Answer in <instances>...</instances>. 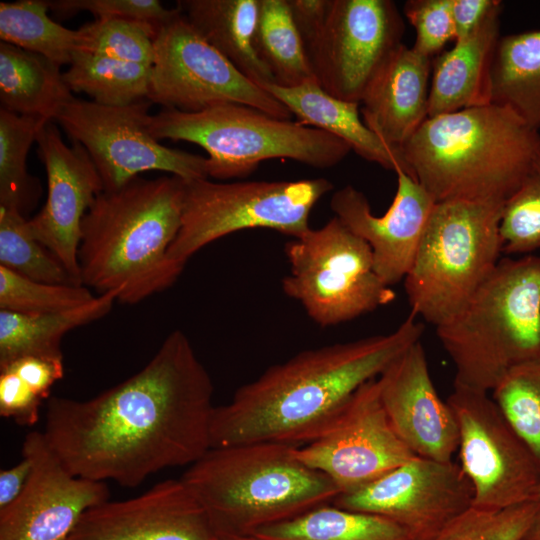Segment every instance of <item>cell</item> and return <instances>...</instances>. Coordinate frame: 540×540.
Returning a JSON list of instances; mask_svg holds the SVG:
<instances>
[{
    "mask_svg": "<svg viewBox=\"0 0 540 540\" xmlns=\"http://www.w3.org/2000/svg\"><path fill=\"white\" fill-rule=\"evenodd\" d=\"M147 99L164 109L182 112L237 103L279 119L290 120L292 116L205 40L179 9L157 28Z\"/></svg>",
    "mask_w": 540,
    "mask_h": 540,
    "instance_id": "8fae6325",
    "label": "cell"
},
{
    "mask_svg": "<svg viewBox=\"0 0 540 540\" xmlns=\"http://www.w3.org/2000/svg\"><path fill=\"white\" fill-rule=\"evenodd\" d=\"M397 188L394 199L381 215L372 213L363 192L352 185L336 190L330 207L351 232L370 247L375 273L392 286L409 272L421 237L436 201L402 167H396Z\"/></svg>",
    "mask_w": 540,
    "mask_h": 540,
    "instance_id": "d6986e66",
    "label": "cell"
},
{
    "mask_svg": "<svg viewBox=\"0 0 540 540\" xmlns=\"http://www.w3.org/2000/svg\"><path fill=\"white\" fill-rule=\"evenodd\" d=\"M255 44L277 85L292 87L317 80L287 0H259Z\"/></svg>",
    "mask_w": 540,
    "mask_h": 540,
    "instance_id": "4dcf8cb0",
    "label": "cell"
},
{
    "mask_svg": "<svg viewBox=\"0 0 540 540\" xmlns=\"http://www.w3.org/2000/svg\"><path fill=\"white\" fill-rule=\"evenodd\" d=\"M43 399L11 368L0 369V415L17 424L32 426L39 419Z\"/></svg>",
    "mask_w": 540,
    "mask_h": 540,
    "instance_id": "b9f144b4",
    "label": "cell"
},
{
    "mask_svg": "<svg viewBox=\"0 0 540 540\" xmlns=\"http://www.w3.org/2000/svg\"><path fill=\"white\" fill-rule=\"evenodd\" d=\"M522 540H540V507Z\"/></svg>",
    "mask_w": 540,
    "mask_h": 540,
    "instance_id": "7dc6e473",
    "label": "cell"
},
{
    "mask_svg": "<svg viewBox=\"0 0 540 540\" xmlns=\"http://www.w3.org/2000/svg\"><path fill=\"white\" fill-rule=\"evenodd\" d=\"M404 31L391 0H330L323 30L309 51L317 81L334 97L360 104L403 44Z\"/></svg>",
    "mask_w": 540,
    "mask_h": 540,
    "instance_id": "5bb4252c",
    "label": "cell"
},
{
    "mask_svg": "<svg viewBox=\"0 0 540 540\" xmlns=\"http://www.w3.org/2000/svg\"><path fill=\"white\" fill-rule=\"evenodd\" d=\"M500 235L506 255L540 248V144L519 187L504 203Z\"/></svg>",
    "mask_w": 540,
    "mask_h": 540,
    "instance_id": "8d00e7d4",
    "label": "cell"
},
{
    "mask_svg": "<svg viewBox=\"0 0 540 540\" xmlns=\"http://www.w3.org/2000/svg\"><path fill=\"white\" fill-rule=\"evenodd\" d=\"M333 189L326 178L296 181L185 180L181 228L168 258L184 265L228 234L265 228L299 238L309 229L315 204Z\"/></svg>",
    "mask_w": 540,
    "mask_h": 540,
    "instance_id": "9c48e42d",
    "label": "cell"
},
{
    "mask_svg": "<svg viewBox=\"0 0 540 540\" xmlns=\"http://www.w3.org/2000/svg\"><path fill=\"white\" fill-rule=\"evenodd\" d=\"M68 540H220L206 509L182 479L88 510Z\"/></svg>",
    "mask_w": 540,
    "mask_h": 540,
    "instance_id": "ffe728a7",
    "label": "cell"
},
{
    "mask_svg": "<svg viewBox=\"0 0 540 540\" xmlns=\"http://www.w3.org/2000/svg\"><path fill=\"white\" fill-rule=\"evenodd\" d=\"M284 293L319 326L347 322L395 299L377 276L369 245L337 217L285 244Z\"/></svg>",
    "mask_w": 540,
    "mask_h": 540,
    "instance_id": "30bf717a",
    "label": "cell"
},
{
    "mask_svg": "<svg viewBox=\"0 0 540 540\" xmlns=\"http://www.w3.org/2000/svg\"><path fill=\"white\" fill-rule=\"evenodd\" d=\"M32 460L23 455L15 466L0 471V511L11 505L24 490L32 473Z\"/></svg>",
    "mask_w": 540,
    "mask_h": 540,
    "instance_id": "bcb514c9",
    "label": "cell"
},
{
    "mask_svg": "<svg viewBox=\"0 0 540 540\" xmlns=\"http://www.w3.org/2000/svg\"><path fill=\"white\" fill-rule=\"evenodd\" d=\"M176 7L247 78L261 87L274 83L256 50L259 0H181Z\"/></svg>",
    "mask_w": 540,
    "mask_h": 540,
    "instance_id": "d4e9b609",
    "label": "cell"
},
{
    "mask_svg": "<svg viewBox=\"0 0 540 540\" xmlns=\"http://www.w3.org/2000/svg\"><path fill=\"white\" fill-rule=\"evenodd\" d=\"M424 325L412 313L392 332L299 352L239 387L215 407L211 448L270 442L299 447L318 438L364 383L380 376Z\"/></svg>",
    "mask_w": 540,
    "mask_h": 540,
    "instance_id": "7a4b0ae2",
    "label": "cell"
},
{
    "mask_svg": "<svg viewBox=\"0 0 540 540\" xmlns=\"http://www.w3.org/2000/svg\"><path fill=\"white\" fill-rule=\"evenodd\" d=\"M473 486L461 466L414 456L372 482L338 494V508L384 517L413 540H434L472 507Z\"/></svg>",
    "mask_w": 540,
    "mask_h": 540,
    "instance_id": "9a60e30c",
    "label": "cell"
},
{
    "mask_svg": "<svg viewBox=\"0 0 540 540\" xmlns=\"http://www.w3.org/2000/svg\"><path fill=\"white\" fill-rule=\"evenodd\" d=\"M185 180L136 177L102 191L85 214L78 250L82 284L136 304L171 287L184 265L168 258L182 223Z\"/></svg>",
    "mask_w": 540,
    "mask_h": 540,
    "instance_id": "3957f363",
    "label": "cell"
},
{
    "mask_svg": "<svg viewBox=\"0 0 540 540\" xmlns=\"http://www.w3.org/2000/svg\"><path fill=\"white\" fill-rule=\"evenodd\" d=\"M502 8L503 4L472 34L432 61L428 117L491 103L492 64Z\"/></svg>",
    "mask_w": 540,
    "mask_h": 540,
    "instance_id": "603a6c76",
    "label": "cell"
},
{
    "mask_svg": "<svg viewBox=\"0 0 540 540\" xmlns=\"http://www.w3.org/2000/svg\"><path fill=\"white\" fill-rule=\"evenodd\" d=\"M539 507L536 501L501 510L470 507L434 540H522Z\"/></svg>",
    "mask_w": 540,
    "mask_h": 540,
    "instance_id": "f35d334b",
    "label": "cell"
},
{
    "mask_svg": "<svg viewBox=\"0 0 540 540\" xmlns=\"http://www.w3.org/2000/svg\"><path fill=\"white\" fill-rule=\"evenodd\" d=\"M403 13L415 29L412 48L425 57L439 55L455 37L451 0H408Z\"/></svg>",
    "mask_w": 540,
    "mask_h": 540,
    "instance_id": "ab89813d",
    "label": "cell"
},
{
    "mask_svg": "<svg viewBox=\"0 0 540 540\" xmlns=\"http://www.w3.org/2000/svg\"><path fill=\"white\" fill-rule=\"evenodd\" d=\"M446 401L458 426L460 466L473 486L472 507L501 510L533 501L540 468L492 397L454 386Z\"/></svg>",
    "mask_w": 540,
    "mask_h": 540,
    "instance_id": "4fadbf2b",
    "label": "cell"
},
{
    "mask_svg": "<svg viewBox=\"0 0 540 540\" xmlns=\"http://www.w3.org/2000/svg\"><path fill=\"white\" fill-rule=\"evenodd\" d=\"M533 501H536V502H539L540 503V486L539 488L536 490L534 496H533Z\"/></svg>",
    "mask_w": 540,
    "mask_h": 540,
    "instance_id": "681fc988",
    "label": "cell"
},
{
    "mask_svg": "<svg viewBox=\"0 0 540 540\" xmlns=\"http://www.w3.org/2000/svg\"><path fill=\"white\" fill-rule=\"evenodd\" d=\"M0 266L28 279L59 285L79 284L32 234L17 210L0 206Z\"/></svg>",
    "mask_w": 540,
    "mask_h": 540,
    "instance_id": "836d02e7",
    "label": "cell"
},
{
    "mask_svg": "<svg viewBox=\"0 0 540 540\" xmlns=\"http://www.w3.org/2000/svg\"><path fill=\"white\" fill-rule=\"evenodd\" d=\"M71 92L60 65L15 45L0 43L2 109L52 121L75 98Z\"/></svg>",
    "mask_w": 540,
    "mask_h": 540,
    "instance_id": "484cf974",
    "label": "cell"
},
{
    "mask_svg": "<svg viewBox=\"0 0 540 540\" xmlns=\"http://www.w3.org/2000/svg\"><path fill=\"white\" fill-rule=\"evenodd\" d=\"M157 28L130 19H95L77 29V50L152 66Z\"/></svg>",
    "mask_w": 540,
    "mask_h": 540,
    "instance_id": "d590c367",
    "label": "cell"
},
{
    "mask_svg": "<svg viewBox=\"0 0 540 540\" xmlns=\"http://www.w3.org/2000/svg\"><path fill=\"white\" fill-rule=\"evenodd\" d=\"M213 392L188 337L175 330L118 385L84 401L49 398L43 434L73 475L134 488L211 448Z\"/></svg>",
    "mask_w": 540,
    "mask_h": 540,
    "instance_id": "6da1fadb",
    "label": "cell"
},
{
    "mask_svg": "<svg viewBox=\"0 0 540 540\" xmlns=\"http://www.w3.org/2000/svg\"><path fill=\"white\" fill-rule=\"evenodd\" d=\"M151 66L76 50L63 79L71 91L105 106H126L147 99Z\"/></svg>",
    "mask_w": 540,
    "mask_h": 540,
    "instance_id": "f546056e",
    "label": "cell"
},
{
    "mask_svg": "<svg viewBox=\"0 0 540 540\" xmlns=\"http://www.w3.org/2000/svg\"><path fill=\"white\" fill-rule=\"evenodd\" d=\"M377 381L383 407L402 442L416 456L452 461L459 446L458 426L436 391L421 342L402 353Z\"/></svg>",
    "mask_w": 540,
    "mask_h": 540,
    "instance_id": "44dd1931",
    "label": "cell"
},
{
    "mask_svg": "<svg viewBox=\"0 0 540 540\" xmlns=\"http://www.w3.org/2000/svg\"><path fill=\"white\" fill-rule=\"evenodd\" d=\"M296 456L345 493L416 455L392 428L375 378L357 389L325 432L305 446L296 447Z\"/></svg>",
    "mask_w": 540,
    "mask_h": 540,
    "instance_id": "2e32d148",
    "label": "cell"
},
{
    "mask_svg": "<svg viewBox=\"0 0 540 540\" xmlns=\"http://www.w3.org/2000/svg\"><path fill=\"white\" fill-rule=\"evenodd\" d=\"M181 479L219 535H253L340 494L326 475L298 459L296 447L270 442L210 448Z\"/></svg>",
    "mask_w": 540,
    "mask_h": 540,
    "instance_id": "5b68a950",
    "label": "cell"
},
{
    "mask_svg": "<svg viewBox=\"0 0 540 540\" xmlns=\"http://www.w3.org/2000/svg\"><path fill=\"white\" fill-rule=\"evenodd\" d=\"M253 535L261 540H413L384 517L344 510L332 503L263 527Z\"/></svg>",
    "mask_w": 540,
    "mask_h": 540,
    "instance_id": "f1b7e54d",
    "label": "cell"
},
{
    "mask_svg": "<svg viewBox=\"0 0 540 540\" xmlns=\"http://www.w3.org/2000/svg\"><path fill=\"white\" fill-rule=\"evenodd\" d=\"M491 103L540 130V30L500 36L492 64Z\"/></svg>",
    "mask_w": 540,
    "mask_h": 540,
    "instance_id": "83f0119b",
    "label": "cell"
},
{
    "mask_svg": "<svg viewBox=\"0 0 540 540\" xmlns=\"http://www.w3.org/2000/svg\"><path fill=\"white\" fill-rule=\"evenodd\" d=\"M432 59L404 43L365 93L362 119L382 141L400 148L428 118Z\"/></svg>",
    "mask_w": 540,
    "mask_h": 540,
    "instance_id": "7402d4cb",
    "label": "cell"
},
{
    "mask_svg": "<svg viewBox=\"0 0 540 540\" xmlns=\"http://www.w3.org/2000/svg\"><path fill=\"white\" fill-rule=\"evenodd\" d=\"M148 99L126 106H105L74 98L56 121L87 150L104 190L119 189L146 171H163L183 180L208 178L207 158L169 148L149 129Z\"/></svg>",
    "mask_w": 540,
    "mask_h": 540,
    "instance_id": "7c38bea8",
    "label": "cell"
},
{
    "mask_svg": "<svg viewBox=\"0 0 540 540\" xmlns=\"http://www.w3.org/2000/svg\"><path fill=\"white\" fill-rule=\"evenodd\" d=\"M287 3L309 56L325 25L330 0H287Z\"/></svg>",
    "mask_w": 540,
    "mask_h": 540,
    "instance_id": "ee69618b",
    "label": "cell"
},
{
    "mask_svg": "<svg viewBox=\"0 0 540 540\" xmlns=\"http://www.w3.org/2000/svg\"><path fill=\"white\" fill-rule=\"evenodd\" d=\"M118 291L63 312L23 314L0 310V368L25 356L63 359L61 341L69 331L107 315Z\"/></svg>",
    "mask_w": 540,
    "mask_h": 540,
    "instance_id": "4316f807",
    "label": "cell"
},
{
    "mask_svg": "<svg viewBox=\"0 0 540 540\" xmlns=\"http://www.w3.org/2000/svg\"><path fill=\"white\" fill-rule=\"evenodd\" d=\"M49 8L58 17L87 11L96 19L122 18L148 22L156 26L171 19L177 7L168 9L157 0H55Z\"/></svg>",
    "mask_w": 540,
    "mask_h": 540,
    "instance_id": "60d3db41",
    "label": "cell"
},
{
    "mask_svg": "<svg viewBox=\"0 0 540 540\" xmlns=\"http://www.w3.org/2000/svg\"><path fill=\"white\" fill-rule=\"evenodd\" d=\"M504 202H436L404 289L415 317L438 327L455 317L500 261Z\"/></svg>",
    "mask_w": 540,
    "mask_h": 540,
    "instance_id": "ba28073f",
    "label": "cell"
},
{
    "mask_svg": "<svg viewBox=\"0 0 540 540\" xmlns=\"http://www.w3.org/2000/svg\"><path fill=\"white\" fill-rule=\"evenodd\" d=\"M492 399L540 468V360L512 368L492 390Z\"/></svg>",
    "mask_w": 540,
    "mask_h": 540,
    "instance_id": "e575fe53",
    "label": "cell"
},
{
    "mask_svg": "<svg viewBox=\"0 0 540 540\" xmlns=\"http://www.w3.org/2000/svg\"><path fill=\"white\" fill-rule=\"evenodd\" d=\"M9 367L43 400L49 398L51 387L64 374L63 359L36 356L18 358Z\"/></svg>",
    "mask_w": 540,
    "mask_h": 540,
    "instance_id": "7bdbcfd3",
    "label": "cell"
},
{
    "mask_svg": "<svg viewBox=\"0 0 540 540\" xmlns=\"http://www.w3.org/2000/svg\"><path fill=\"white\" fill-rule=\"evenodd\" d=\"M49 121L0 108V206L25 216L37 205L42 189L27 170V157L40 129Z\"/></svg>",
    "mask_w": 540,
    "mask_h": 540,
    "instance_id": "1f68e13d",
    "label": "cell"
},
{
    "mask_svg": "<svg viewBox=\"0 0 540 540\" xmlns=\"http://www.w3.org/2000/svg\"><path fill=\"white\" fill-rule=\"evenodd\" d=\"M84 285L38 282L0 266V310L47 314L81 307L95 299Z\"/></svg>",
    "mask_w": 540,
    "mask_h": 540,
    "instance_id": "74e56055",
    "label": "cell"
},
{
    "mask_svg": "<svg viewBox=\"0 0 540 540\" xmlns=\"http://www.w3.org/2000/svg\"><path fill=\"white\" fill-rule=\"evenodd\" d=\"M436 334L455 366L456 387L488 393L512 368L540 360V257L501 258Z\"/></svg>",
    "mask_w": 540,
    "mask_h": 540,
    "instance_id": "8992f818",
    "label": "cell"
},
{
    "mask_svg": "<svg viewBox=\"0 0 540 540\" xmlns=\"http://www.w3.org/2000/svg\"><path fill=\"white\" fill-rule=\"evenodd\" d=\"M220 540H261L254 535L235 536V535H219Z\"/></svg>",
    "mask_w": 540,
    "mask_h": 540,
    "instance_id": "c3c4849f",
    "label": "cell"
},
{
    "mask_svg": "<svg viewBox=\"0 0 540 540\" xmlns=\"http://www.w3.org/2000/svg\"><path fill=\"white\" fill-rule=\"evenodd\" d=\"M297 118L302 125L329 133L344 142L363 159L389 170H406L400 148L382 141L364 123L359 103L334 97L317 80L284 87L276 83L262 86Z\"/></svg>",
    "mask_w": 540,
    "mask_h": 540,
    "instance_id": "cb8c5ba5",
    "label": "cell"
},
{
    "mask_svg": "<svg viewBox=\"0 0 540 540\" xmlns=\"http://www.w3.org/2000/svg\"><path fill=\"white\" fill-rule=\"evenodd\" d=\"M501 4L499 0H451L454 41L472 34Z\"/></svg>",
    "mask_w": 540,
    "mask_h": 540,
    "instance_id": "f6af8a7d",
    "label": "cell"
},
{
    "mask_svg": "<svg viewBox=\"0 0 540 540\" xmlns=\"http://www.w3.org/2000/svg\"><path fill=\"white\" fill-rule=\"evenodd\" d=\"M35 142L46 170L48 193L41 211L28 220L29 227L82 284L78 260L81 225L96 197L104 191L103 182L83 145L72 141L68 146L52 121L40 129Z\"/></svg>",
    "mask_w": 540,
    "mask_h": 540,
    "instance_id": "ac0fdd59",
    "label": "cell"
},
{
    "mask_svg": "<svg viewBox=\"0 0 540 540\" xmlns=\"http://www.w3.org/2000/svg\"><path fill=\"white\" fill-rule=\"evenodd\" d=\"M151 135L194 143L207 154L208 177L251 174L262 161L290 159L314 168L339 164L351 151L343 140L251 106L223 103L198 112L164 109L151 115Z\"/></svg>",
    "mask_w": 540,
    "mask_h": 540,
    "instance_id": "52a82bcc",
    "label": "cell"
},
{
    "mask_svg": "<svg viewBox=\"0 0 540 540\" xmlns=\"http://www.w3.org/2000/svg\"><path fill=\"white\" fill-rule=\"evenodd\" d=\"M49 2H0L1 42L42 55L58 65L70 64L77 50V30L48 16Z\"/></svg>",
    "mask_w": 540,
    "mask_h": 540,
    "instance_id": "d6a6232c",
    "label": "cell"
},
{
    "mask_svg": "<svg viewBox=\"0 0 540 540\" xmlns=\"http://www.w3.org/2000/svg\"><path fill=\"white\" fill-rule=\"evenodd\" d=\"M539 131L493 103L428 117L400 147L406 171L436 202L506 200L522 182Z\"/></svg>",
    "mask_w": 540,
    "mask_h": 540,
    "instance_id": "277c9868",
    "label": "cell"
},
{
    "mask_svg": "<svg viewBox=\"0 0 540 540\" xmlns=\"http://www.w3.org/2000/svg\"><path fill=\"white\" fill-rule=\"evenodd\" d=\"M22 455L32 460V473L20 496L0 511V540H68L88 510L109 500L106 483L70 473L43 432L26 435Z\"/></svg>",
    "mask_w": 540,
    "mask_h": 540,
    "instance_id": "e0dca14e",
    "label": "cell"
}]
</instances>
